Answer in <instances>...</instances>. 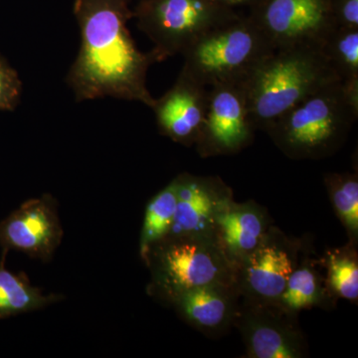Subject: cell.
<instances>
[{"label":"cell","mask_w":358,"mask_h":358,"mask_svg":"<svg viewBox=\"0 0 358 358\" xmlns=\"http://www.w3.org/2000/svg\"><path fill=\"white\" fill-rule=\"evenodd\" d=\"M129 0H76L81 46L66 82L77 102L110 98L152 108L148 68L159 62L154 52L138 50L128 29Z\"/></svg>","instance_id":"cell-1"},{"label":"cell","mask_w":358,"mask_h":358,"mask_svg":"<svg viewBox=\"0 0 358 358\" xmlns=\"http://www.w3.org/2000/svg\"><path fill=\"white\" fill-rule=\"evenodd\" d=\"M358 117V85L341 80L303 99L266 129L289 157L320 159L338 150Z\"/></svg>","instance_id":"cell-2"},{"label":"cell","mask_w":358,"mask_h":358,"mask_svg":"<svg viewBox=\"0 0 358 358\" xmlns=\"http://www.w3.org/2000/svg\"><path fill=\"white\" fill-rule=\"evenodd\" d=\"M336 80L341 79L320 49H275L243 84L257 129L266 131L296 103Z\"/></svg>","instance_id":"cell-3"},{"label":"cell","mask_w":358,"mask_h":358,"mask_svg":"<svg viewBox=\"0 0 358 358\" xmlns=\"http://www.w3.org/2000/svg\"><path fill=\"white\" fill-rule=\"evenodd\" d=\"M274 51L251 17L233 14L202 33L181 54L185 62L180 73L207 88L243 85Z\"/></svg>","instance_id":"cell-4"},{"label":"cell","mask_w":358,"mask_h":358,"mask_svg":"<svg viewBox=\"0 0 358 358\" xmlns=\"http://www.w3.org/2000/svg\"><path fill=\"white\" fill-rule=\"evenodd\" d=\"M233 14L214 0H145L136 17L162 62L182 54L202 33Z\"/></svg>","instance_id":"cell-5"},{"label":"cell","mask_w":358,"mask_h":358,"mask_svg":"<svg viewBox=\"0 0 358 358\" xmlns=\"http://www.w3.org/2000/svg\"><path fill=\"white\" fill-rule=\"evenodd\" d=\"M251 18L275 49H319L336 27L331 0H264Z\"/></svg>","instance_id":"cell-6"},{"label":"cell","mask_w":358,"mask_h":358,"mask_svg":"<svg viewBox=\"0 0 358 358\" xmlns=\"http://www.w3.org/2000/svg\"><path fill=\"white\" fill-rule=\"evenodd\" d=\"M157 282L171 298L206 286L227 282L228 266L208 236H173L159 249Z\"/></svg>","instance_id":"cell-7"},{"label":"cell","mask_w":358,"mask_h":358,"mask_svg":"<svg viewBox=\"0 0 358 358\" xmlns=\"http://www.w3.org/2000/svg\"><path fill=\"white\" fill-rule=\"evenodd\" d=\"M257 129L243 85L209 88L208 106L196 143L203 154H230L248 145Z\"/></svg>","instance_id":"cell-8"},{"label":"cell","mask_w":358,"mask_h":358,"mask_svg":"<svg viewBox=\"0 0 358 358\" xmlns=\"http://www.w3.org/2000/svg\"><path fill=\"white\" fill-rule=\"evenodd\" d=\"M62 228L51 197L24 202L0 223V245L9 250L48 260L62 239Z\"/></svg>","instance_id":"cell-9"},{"label":"cell","mask_w":358,"mask_h":358,"mask_svg":"<svg viewBox=\"0 0 358 358\" xmlns=\"http://www.w3.org/2000/svg\"><path fill=\"white\" fill-rule=\"evenodd\" d=\"M208 93L209 88L179 73L173 86L155 99L152 107L160 133L183 145L196 143L206 115Z\"/></svg>","instance_id":"cell-10"},{"label":"cell","mask_w":358,"mask_h":358,"mask_svg":"<svg viewBox=\"0 0 358 358\" xmlns=\"http://www.w3.org/2000/svg\"><path fill=\"white\" fill-rule=\"evenodd\" d=\"M176 181V211L171 233L173 236H208L222 200L213 185L203 178L180 176Z\"/></svg>","instance_id":"cell-11"},{"label":"cell","mask_w":358,"mask_h":358,"mask_svg":"<svg viewBox=\"0 0 358 358\" xmlns=\"http://www.w3.org/2000/svg\"><path fill=\"white\" fill-rule=\"evenodd\" d=\"M245 281L252 293L265 300H280L294 267L284 250L259 246L250 254Z\"/></svg>","instance_id":"cell-12"},{"label":"cell","mask_w":358,"mask_h":358,"mask_svg":"<svg viewBox=\"0 0 358 358\" xmlns=\"http://www.w3.org/2000/svg\"><path fill=\"white\" fill-rule=\"evenodd\" d=\"M174 300L186 319L200 329H212L222 326L231 313L230 296L227 286L224 284L188 289Z\"/></svg>","instance_id":"cell-13"},{"label":"cell","mask_w":358,"mask_h":358,"mask_svg":"<svg viewBox=\"0 0 358 358\" xmlns=\"http://www.w3.org/2000/svg\"><path fill=\"white\" fill-rule=\"evenodd\" d=\"M215 224L224 243L235 255L249 256L260 246L263 218L251 207H229L223 203L216 213Z\"/></svg>","instance_id":"cell-14"},{"label":"cell","mask_w":358,"mask_h":358,"mask_svg":"<svg viewBox=\"0 0 358 358\" xmlns=\"http://www.w3.org/2000/svg\"><path fill=\"white\" fill-rule=\"evenodd\" d=\"M6 254L0 262V320L32 312L50 305L58 296H45L25 275L14 274L4 267Z\"/></svg>","instance_id":"cell-15"},{"label":"cell","mask_w":358,"mask_h":358,"mask_svg":"<svg viewBox=\"0 0 358 358\" xmlns=\"http://www.w3.org/2000/svg\"><path fill=\"white\" fill-rule=\"evenodd\" d=\"M319 49L341 81L358 85V28H334Z\"/></svg>","instance_id":"cell-16"},{"label":"cell","mask_w":358,"mask_h":358,"mask_svg":"<svg viewBox=\"0 0 358 358\" xmlns=\"http://www.w3.org/2000/svg\"><path fill=\"white\" fill-rule=\"evenodd\" d=\"M176 179L148 205L141 238V253L145 260L154 244L171 234L176 211Z\"/></svg>","instance_id":"cell-17"},{"label":"cell","mask_w":358,"mask_h":358,"mask_svg":"<svg viewBox=\"0 0 358 358\" xmlns=\"http://www.w3.org/2000/svg\"><path fill=\"white\" fill-rule=\"evenodd\" d=\"M249 352L257 358H294L300 357L296 339L274 322L258 320L247 331Z\"/></svg>","instance_id":"cell-18"},{"label":"cell","mask_w":358,"mask_h":358,"mask_svg":"<svg viewBox=\"0 0 358 358\" xmlns=\"http://www.w3.org/2000/svg\"><path fill=\"white\" fill-rule=\"evenodd\" d=\"M334 208L348 229L357 235L358 181L355 174L331 173L326 178Z\"/></svg>","instance_id":"cell-19"},{"label":"cell","mask_w":358,"mask_h":358,"mask_svg":"<svg viewBox=\"0 0 358 358\" xmlns=\"http://www.w3.org/2000/svg\"><path fill=\"white\" fill-rule=\"evenodd\" d=\"M319 286L317 277L310 268H301L293 271L287 282L286 289L280 296L285 307L298 310L310 307L317 300Z\"/></svg>","instance_id":"cell-20"},{"label":"cell","mask_w":358,"mask_h":358,"mask_svg":"<svg viewBox=\"0 0 358 358\" xmlns=\"http://www.w3.org/2000/svg\"><path fill=\"white\" fill-rule=\"evenodd\" d=\"M329 284L341 298H358V265L352 256H331L329 264Z\"/></svg>","instance_id":"cell-21"},{"label":"cell","mask_w":358,"mask_h":358,"mask_svg":"<svg viewBox=\"0 0 358 358\" xmlns=\"http://www.w3.org/2000/svg\"><path fill=\"white\" fill-rule=\"evenodd\" d=\"M22 83L17 72L0 56V110H13L20 102Z\"/></svg>","instance_id":"cell-22"},{"label":"cell","mask_w":358,"mask_h":358,"mask_svg":"<svg viewBox=\"0 0 358 358\" xmlns=\"http://www.w3.org/2000/svg\"><path fill=\"white\" fill-rule=\"evenodd\" d=\"M331 11L336 27L358 28V0H341Z\"/></svg>","instance_id":"cell-23"},{"label":"cell","mask_w":358,"mask_h":358,"mask_svg":"<svg viewBox=\"0 0 358 358\" xmlns=\"http://www.w3.org/2000/svg\"><path fill=\"white\" fill-rule=\"evenodd\" d=\"M219 6L227 10L228 7L240 6V4L249 3L256 0H214ZM228 11V10H227Z\"/></svg>","instance_id":"cell-24"}]
</instances>
